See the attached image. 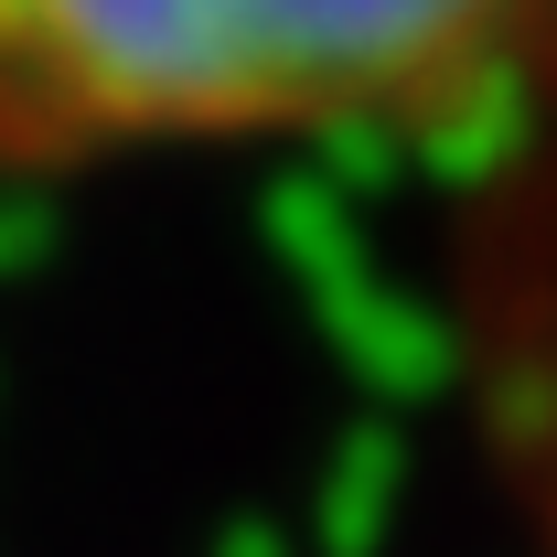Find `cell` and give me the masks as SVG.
<instances>
[{"instance_id": "cell-1", "label": "cell", "mask_w": 557, "mask_h": 557, "mask_svg": "<svg viewBox=\"0 0 557 557\" xmlns=\"http://www.w3.org/2000/svg\"><path fill=\"white\" fill-rule=\"evenodd\" d=\"M557 119V0H0V172Z\"/></svg>"}, {"instance_id": "cell-2", "label": "cell", "mask_w": 557, "mask_h": 557, "mask_svg": "<svg viewBox=\"0 0 557 557\" xmlns=\"http://www.w3.org/2000/svg\"><path fill=\"white\" fill-rule=\"evenodd\" d=\"M525 139H547L525 205L504 214L493 247V289H483V397H493V440L515 472V515L525 547L557 557V119H536Z\"/></svg>"}]
</instances>
